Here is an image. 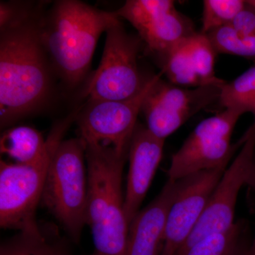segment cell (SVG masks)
I'll return each instance as SVG.
<instances>
[{"instance_id":"1","label":"cell","mask_w":255,"mask_h":255,"mask_svg":"<svg viewBox=\"0 0 255 255\" xmlns=\"http://www.w3.org/2000/svg\"><path fill=\"white\" fill-rule=\"evenodd\" d=\"M40 8L0 4V124L9 127L41 109L53 90L51 63L41 34Z\"/></svg>"},{"instance_id":"2","label":"cell","mask_w":255,"mask_h":255,"mask_svg":"<svg viewBox=\"0 0 255 255\" xmlns=\"http://www.w3.org/2000/svg\"><path fill=\"white\" fill-rule=\"evenodd\" d=\"M120 20L116 11L77 0L55 1L42 15L43 46L54 73L65 85L73 88L85 80L101 36Z\"/></svg>"},{"instance_id":"3","label":"cell","mask_w":255,"mask_h":255,"mask_svg":"<svg viewBox=\"0 0 255 255\" xmlns=\"http://www.w3.org/2000/svg\"><path fill=\"white\" fill-rule=\"evenodd\" d=\"M85 145L86 225L91 228L95 253L127 255L129 223L124 210L122 178L128 155L96 142Z\"/></svg>"},{"instance_id":"4","label":"cell","mask_w":255,"mask_h":255,"mask_svg":"<svg viewBox=\"0 0 255 255\" xmlns=\"http://www.w3.org/2000/svg\"><path fill=\"white\" fill-rule=\"evenodd\" d=\"M78 112L55 124L46 139V151L38 160L29 164L0 162L1 228L19 231L38 228L36 209L41 201L52 156Z\"/></svg>"},{"instance_id":"5","label":"cell","mask_w":255,"mask_h":255,"mask_svg":"<svg viewBox=\"0 0 255 255\" xmlns=\"http://www.w3.org/2000/svg\"><path fill=\"white\" fill-rule=\"evenodd\" d=\"M86 145L81 137L63 140L52 156L41 201L74 241L86 225Z\"/></svg>"},{"instance_id":"6","label":"cell","mask_w":255,"mask_h":255,"mask_svg":"<svg viewBox=\"0 0 255 255\" xmlns=\"http://www.w3.org/2000/svg\"><path fill=\"white\" fill-rule=\"evenodd\" d=\"M98 68L87 83L88 100L119 101L135 97L147 83L137 63L142 40L128 33L120 21L107 32Z\"/></svg>"},{"instance_id":"7","label":"cell","mask_w":255,"mask_h":255,"mask_svg":"<svg viewBox=\"0 0 255 255\" xmlns=\"http://www.w3.org/2000/svg\"><path fill=\"white\" fill-rule=\"evenodd\" d=\"M243 114L224 109L196 126L185 141L172 156L168 179L179 180L191 174L228 166L236 151L246 140L231 142L233 130Z\"/></svg>"},{"instance_id":"8","label":"cell","mask_w":255,"mask_h":255,"mask_svg":"<svg viewBox=\"0 0 255 255\" xmlns=\"http://www.w3.org/2000/svg\"><path fill=\"white\" fill-rule=\"evenodd\" d=\"M162 72L149 77L145 86L135 97L126 100H88L79 111L77 122L80 137L85 142H96L113 147L128 155L129 147L137 126V119L147 92Z\"/></svg>"},{"instance_id":"9","label":"cell","mask_w":255,"mask_h":255,"mask_svg":"<svg viewBox=\"0 0 255 255\" xmlns=\"http://www.w3.org/2000/svg\"><path fill=\"white\" fill-rule=\"evenodd\" d=\"M221 88L177 86L159 77L142 103L146 128L155 136L165 140L195 114L219 102Z\"/></svg>"},{"instance_id":"10","label":"cell","mask_w":255,"mask_h":255,"mask_svg":"<svg viewBox=\"0 0 255 255\" xmlns=\"http://www.w3.org/2000/svg\"><path fill=\"white\" fill-rule=\"evenodd\" d=\"M241 150L215 187L207 206L194 231L175 255L186 252L203 238L225 232L236 224L235 211L241 188L246 185L255 155V121L245 134Z\"/></svg>"},{"instance_id":"11","label":"cell","mask_w":255,"mask_h":255,"mask_svg":"<svg viewBox=\"0 0 255 255\" xmlns=\"http://www.w3.org/2000/svg\"><path fill=\"white\" fill-rule=\"evenodd\" d=\"M227 167L202 171L180 179V187L169 209L160 255H175L184 246Z\"/></svg>"},{"instance_id":"12","label":"cell","mask_w":255,"mask_h":255,"mask_svg":"<svg viewBox=\"0 0 255 255\" xmlns=\"http://www.w3.org/2000/svg\"><path fill=\"white\" fill-rule=\"evenodd\" d=\"M216 55L207 35L196 32L161 58V72L177 86L223 87L226 81L215 72Z\"/></svg>"},{"instance_id":"13","label":"cell","mask_w":255,"mask_h":255,"mask_svg":"<svg viewBox=\"0 0 255 255\" xmlns=\"http://www.w3.org/2000/svg\"><path fill=\"white\" fill-rule=\"evenodd\" d=\"M165 140L137 124L129 147V170L124 210L129 224L140 211L163 155Z\"/></svg>"},{"instance_id":"14","label":"cell","mask_w":255,"mask_h":255,"mask_svg":"<svg viewBox=\"0 0 255 255\" xmlns=\"http://www.w3.org/2000/svg\"><path fill=\"white\" fill-rule=\"evenodd\" d=\"M180 187V179H168L158 195L140 210L129 224L127 255H160L169 209Z\"/></svg>"},{"instance_id":"15","label":"cell","mask_w":255,"mask_h":255,"mask_svg":"<svg viewBox=\"0 0 255 255\" xmlns=\"http://www.w3.org/2000/svg\"><path fill=\"white\" fill-rule=\"evenodd\" d=\"M137 31L142 41L160 59L197 32L190 18L178 11L176 8Z\"/></svg>"},{"instance_id":"16","label":"cell","mask_w":255,"mask_h":255,"mask_svg":"<svg viewBox=\"0 0 255 255\" xmlns=\"http://www.w3.org/2000/svg\"><path fill=\"white\" fill-rule=\"evenodd\" d=\"M48 142L34 128L18 126L7 129L0 139V150L15 163L29 164L38 160L46 151Z\"/></svg>"},{"instance_id":"17","label":"cell","mask_w":255,"mask_h":255,"mask_svg":"<svg viewBox=\"0 0 255 255\" xmlns=\"http://www.w3.org/2000/svg\"><path fill=\"white\" fill-rule=\"evenodd\" d=\"M219 103L243 114L251 113L255 121V63L244 73L221 88Z\"/></svg>"},{"instance_id":"18","label":"cell","mask_w":255,"mask_h":255,"mask_svg":"<svg viewBox=\"0 0 255 255\" xmlns=\"http://www.w3.org/2000/svg\"><path fill=\"white\" fill-rule=\"evenodd\" d=\"M63 253L48 242L39 227L19 231L0 246V255H62Z\"/></svg>"},{"instance_id":"19","label":"cell","mask_w":255,"mask_h":255,"mask_svg":"<svg viewBox=\"0 0 255 255\" xmlns=\"http://www.w3.org/2000/svg\"><path fill=\"white\" fill-rule=\"evenodd\" d=\"M245 224L236 223L225 232L214 233L191 247L184 255H236L245 243Z\"/></svg>"},{"instance_id":"20","label":"cell","mask_w":255,"mask_h":255,"mask_svg":"<svg viewBox=\"0 0 255 255\" xmlns=\"http://www.w3.org/2000/svg\"><path fill=\"white\" fill-rule=\"evenodd\" d=\"M175 8L172 0H128L116 12L137 31Z\"/></svg>"},{"instance_id":"21","label":"cell","mask_w":255,"mask_h":255,"mask_svg":"<svg viewBox=\"0 0 255 255\" xmlns=\"http://www.w3.org/2000/svg\"><path fill=\"white\" fill-rule=\"evenodd\" d=\"M217 54H228L255 60V36H245L230 25L207 34Z\"/></svg>"},{"instance_id":"22","label":"cell","mask_w":255,"mask_h":255,"mask_svg":"<svg viewBox=\"0 0 255 255\" xmlns=\"http://www.w3.org/2000/svg\"><path fill=\"white\" fill-rule=\"evenodd\" d=\"M246 3L243 0H204L201 33L207 35L229 25Z\"/></svg>"},{"instance_id":"23","label":"cell","mask_w":255,"mask_h":255,"mask_svg":"<svg viewBox=\"0 0 255 255\" xmlns=\"http://www.w3.org/2000/svg\"><path fill=\"white\" fill-rule=\"evenodd\" d=\"M229 25L242 35L255 36V7L250 1H246L244 7Z\"/></svg>"},{"instance_id":"24","label":"cell","mask_w":255,"mask_h":255,"mask_svg":"<svg viewBox=\"0 0 255 255\" xmlns=\"http://www.w3.org/2000/svg\"><path fill=\"white\" fill-rule=\"evenodd\" d=\"M246 185L255 193V155L251 172H250L249 177H248V181H247Z\"/></svg>"},{"instance_id":"25","label":"cell","mask_w":255,"mask_h":255,"mask_svg":"<svg viewBox=\"0 0 255 255\" xmlns=\"http://www.w3.org/2000/svg\"><path fill=\"white\" fill-rule=\"evenodd\" d=\"M245 255H255V236L253 243L246 248Z\"/></svg>"},{"instance_id":"26","label":"cell","mask_w":255,"mask_h":255,"mask_svg":"<svg viewBox=\"0 0 255 255\" xmlns=\"http://www.w3.org/2000/svg\"><path fill=\"white\" fill-rule=\"evenodd\" d=\"M248 246H249V245L247 243V242L243 243V244L242 245L241 248H239L236 255H245V252H246V248H248Z\"/></svg>"},{"instance_id":"27","label":"cell","mask_w":255,"mask_h":255,"mask_svg":"<svg viewBox=\"0 0 255 255\" xmlns=\"http://www.w3.org/2000/svg\"><path fill=\"white\" fill-rule=\"evenodd\" d=\"M250 2L253 5V6L255 7V0H249Z\"/></svg>"}]
</instances>
